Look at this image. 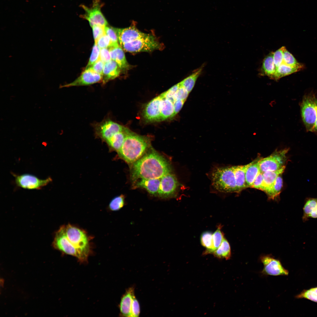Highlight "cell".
<instances>
[{
  "label": "cell",
  "instance_id": "35",
  "mask_svg": "<svg viewBox=\"0 0 317 317\" xmlns=\"http://www.w3.org/2000/svg\"><path fill=\"white\" fill-rule=\"evenodd\" d=\"M105 33L108 36L111 41L112 46L111 47L119 46L117 28L107 25L105 27Z\"/></svg>",
  "mask_w": 317,
  "mask_h": 317
},
{
  "label": "cell",
  "instance_id": "22",
  "mask_svg": "<svg viewBox=\"0 0 317 317\" xmlns=\"http://www.w3.org/2000/svg\"><path fill=\"white\" fill-rule=\"evenodd\" d=\"M304 68L303 65L292 66L286 64L282 61L281 64L276 69L275 73L270 79L277 81L281 77L298 72Z\"/></svg>",
  "mask_w": 317,
  "mask_h": 317
},
{
  "label": "cell",
  "instance_id": "10",
  "mask_svg": "<svg viewBox=\"0 0 317 317\" xmlns=\"http://www.w3.org/2000/svg\"><path fill=\"white\" fill-rule=\"evenodd\" d=\"M13 176L15 177L16 186L25 189H40L52 181V179L50 177L45 179H41L29 174L21 175L14 174Z\"/></svg>",
  "mask_w": 317,
  "mask_h": 317
},
{
  "label": "cell",
  "instance_id": "24",
  "mask_svg": "<svg viewBox=\"0 0 317 317\" xmlns=\"http://www.w3.org/2000/svg\"><path fill=\"white\" fill-rule=\"evenodd\" d=\"M274 53L271 52L264 58L261 69V75L267 76L270 79L276 71L273 60Z\"/></svg>",
  "mask_w": 317,
  "mask_h": 317
},
{
  "label": "cell",
  "instance_id": "32",
  "mask_svg": "<svg viewBox=\"0 0 317 317\" xmlns=\"http://www.w3.org/2000/svg\"><path fill=\"white\" fill-rule=\"evenodd\" d=\"M282 174L279 175L276 178L273 186L271 190L268 195L270 198L274 199L280 194L283 186V180Z\"/></svg>",
  "mask_w": 317,
  "mask_h": 317
},
{
  "label": "cell",
  "instance_id": "17",
  "mask_svg": "<svg viewBox=\"0 0 317 317\" xmlns=\"http://www.w3.org/2000/svg\"><path fill=\"white\" fill-rule=\"evenodd\" d=\"M121 70L117 63L113 60L105 63L102 75V84H105L117 77L119 75Z\"/></svg>",
  "mask_w": 317,
  "mask_h": 317
},
{
  "label": "cell",
  "instance_id": "1",
  "mask_svg": "<svg viewBox=\"0 0 317 317\" xmlns=\"http://www.w3.org/2000/svg\"><path fill=\"white\" fill-rule=\"evenodd\" d=\"M171 171L169 162L152 150L133 163L131 177L134 181L139 178L161 179Z\"/></svg>",
  "mask_w": 317,
  "mask_h": 317
},
{
  "label": "cell",
  "instance_id": "4",
  "mask_svg": "<svg viewBox=\"0 0 317 317\" xmlns=\"http://www.w3.org/2000/svg\"><path fill=\"white\" fill-rule=\"evenodd\" d=\"M212 181L214 187L219 191L237 192L233 166L216 169L212 173Z\"/></svg>",
  "mask_w": 317,
  "mask_h": 317
},
{
  "label": "cell",
  "instance_id": "45",
  "mask_svg": "<svg viewBox=\"0 0 317 317\" xmlns=\"http://www.w3.org/2000/svg\"><path fill=\"white\" fill-rule=\"evenodd\" d=\"M99 58L104 63L111 60L112 59L109 49H100Z\"/></svg>",
  "mask_w": 317,
  "mask_h": 317
},
{
  "label": "cell",
  "instance_id": "21",
  "mask_svg": "<svg viewBox=\"0 0 317 317\" xmlns=\"http://www.w3.org/2000/svg\"><path fill=\"white\" fill-rule=\"evenodd\" d=\"M112 60L114 61L122 70L127 69L129 67L125 55L122 48L119 46L109 48Z\"/></svg>",
  "mask_w": 317,
  "mask_h": 317
},
{
  "label": "cell",
  "instance_id": "31",
  "mask_svg": "<svg viewBox=\"0 0 317 317\" xmlns=\"http://www.w3.org/2000/svg\"><path fill=\"white\" fill-rule=\"evenodd\" d=\"M296 299H304L317 303V287L305 289L296 296Z\"/></svg>",
  "mask_w": 317,
  "mask_h": 317
},
{
  "label": "cell",
  "instance_id": "8",
  "mask_svg": "<svg viewBox=\"0 0 317 317\" xmlns=\"http://www.w3.org/2000/svg\"><path fill=\"white\" fill-rule=\"evenodd\" d=\"M96 136L107 143L116 134L124 130L125 127L107 119L94 125Z\"/></svg>",
  "mask_w": 317,
  "mask_h": 317
},
{
  "label": "cell",
  "instance_id": "39",
  "mask_svg": "<svg viewBox=\"0 0 317 317\" xmlns=\"http://www.w3.org/2000/svg\"><path fill=\"white\" fill-rule=\"evenodd\" d=\"M285 47L283 46L274 53L273 60L276 70L282 63L283 51Z\"/></svg>",
  "mask_w": 317,
  "mask_h": 317
},
{
  "label": "cell",
  "instance_id": "2",
  "mask_svg": "<svg viewBox=\"0 0 317 317\" xmlns=\"http://www.w3.org/2000/svg\"><path fill=\"white\" fill-rule=\"evenodd\" d=\"M64 226L69 248V255L80 261H87L90 252L89 238L83 230L70 224Z\"/></svg>",
  "mask_w": 317,
  "mask_h": 317
},
{
  "label": "cell",
  "instance_id": "7",
  "mask_svg": "<svg viewBox=\"0 0 317 317\" xmlns=\"http://www.w3.org/2000/svg\"><path fill=\"white\" fill-rule=\"evenodd\" d=\"M289 149L273 153L269 156L259 160V166L262 173L277 170L285 166L287 162L286 154Z\"/></svg>",
  "mask_w": 317,
  "mask_h": 317
},
{
  "label": "cell",
  "instance_id": "40",
  "mask_svg": "<svg viewBox=\"0 0 317 317\" xmlns=\"http://www.w3.org/2000/svg\"><path fill=\"white\" fill-rule=\"evenodd\" d=\"M180 87V85L179 83L174 85L160 95L162 97L167 99L173 103L175 101L174 99V95Z\"/></svg>",
  "mask_w": 317,
  "mask_h": 317
},
{
  "label": "cell",
  "instance_id": "41",
  "mask_svg": "<svg viewBox=\"0 0 317 317\" xmlns=\"http://www.w3.org/2000/svg\"><path fill=\"white\" fill-rule=\"evenodd\" d=\"M105 27L104 26L98 25H95L92 27L95 43L100 37L105 34Z\"/></svg>",
  "mask_w": 317,
  "mask_h": 317
},
{
  "label": "cell",
  "instance_id": "44",
  "mask_svg": "<svg viewBox=\"0 0 317 317\" xmlns=\"http://www.w3.org/2000/svg\"><path fill=\"white\" fill-rule=\"evenodd\" d=\"M104 64V63L99 58L96 62L88 69H90L102 76Z\"/></svg>",
  "mask_w": 317,
  "mask_h": 317
},
{
  "label": "cell",
  "instance_id": "19",
  "mask_svg": "<svg viewBox=\"0 0 317 317\" xmlns=\"http://www.w3.org/2000/svg\"><path fill=\"white\" fill-rule=\"evenodd\" d=\"M303 221L305 222L309 218H317V198H307L303 208Z\"/></svg>",
  "mask_w": 317,
  "mask_h": 317
},
{
  "label": "cell",
  "instance_id": "5",
  "mask_svg": "<svg viewBox=\"0 0 317 317\" xmlns=\"http://www.w3.org/2000/svg\"><path fill=\"white\" fill-rule=\"evenodd\" d=\"M301 110L307 131L313 132L317 119V99L314 94L310 93L304 96Z\"/></svg>",
  "mask_w": 317,
  "mask_h": 317
},
{
  "label": "cell",
  "instance_id": "46",
  "mask_svg": "<svg viewBox=\"0 0 317 317\" xmlns=\"http://www.w3.org/2000/svg\"><path fill=\"white\" fill-rule=\"evenodd\" d=\"M252 188L263 191V178L262 173L260 172L255 179Z\"/></svg>",
  "mask_w": 317,
  "mask_h": 317
},
{
  "label": "cell",
  "instance_id": "29",
  "mask_svg": "<svg viewBox=\"0 0 317 317\" xmlns=\"http://www.w3.org/2000/svg\"><path fill=\"white\" fill-rule=\"evenodd\" d=\"M214 255L219 259H230L231 257V249L230 244L224 237L221 244L213 253Z\"/></svg>",
  "mask_w": 317,
  "mask_h": 317
},
{
  "label": "cell",
  "instance_id": "26",
  "mask_svg": "<svg viewBox=\"0 0 317 317\" xmlns=\"http://www.w3.org/2000/svg\"><path fill=\"white\" fill-rule=\"evenodd\" d=\"M127 128L116 134L106 143L110 149L117 152L119 151L125 139Z\"/></svg>",
  "mask_w": 317,
  "mask_h": 317
},
{
  "label": "cell",
  "instance_id": "33",
  "mask_svg": "<svg viewBox=\"0 0 317 317\" xmlns=\"http://www.w3.org/2000/svg\"><path fill=\"white\" fill-rule=\"evenodd\" d=\"M124 205V197L123 195L113 198L108 205V209L111 211H115L121 209Z\"/></svg>",
  "mask_w": 317,
  "mask_h": 317
},
{
  "label": "cell",
  "instance_id": "16",
  "mask_svg": "<svg viewBox=\"0 0 317 317\" xmlns=\"http://www.w3.org/2000/svg\"><path fill=\"white\" fill-rule=\"evenodd\" d=\"M134 289L133 287H129L122 298L119 308L120 315L123 316L132 317L131 307Z\"/></svg>",
  "mask_w": 317,
  "mask_h": 317
},
{
  "label": "cell",
  "instance_id": "3",
  "mask_svg": "<svg viewBox=\"0 0 317 317\" xmlns=\"http://www.w3.org/2000/svg\"><path fill=\"white\" fill-rule=\"evenodd\" d=\"M126 136L118 152L120 156L129 163H133L141 157L150 145L148 137L135 134L127 128Z\"/></svg>",
  "mask_w": 317,
  "mask_h": 317
},
{
  "label": "cell",
  "instance_id": "25",
  "mask_svg": "<svg viewBox=\"0 0 317 317\" xmlns=\"http://www.w3.org/2000/svg\"><path fill=\"white\" fill-rule=\"evenodd\" d=\"M259 161V160L254 161L246 170L245 178L247 188H252L255 179L260 172Z\"/></svg>",
  "mask_w": 317,
  "mask_h": 317
},
{
  "label": "cell",
  "instance_id": "30",
  "mask_svg": "<svg viewBox=\"0 0 317 317\" xmlns=\"http://www.w3.org/2000/svg\"><path fill=\"white\" fill-rule=\"evenodd\" d=\"M200 239L202 245L206 249L203 254L206 255L212 254L213 248V234L209 231L205 232L201 234Z\"/></svg>",
  "mask_w": 317,
  "mask_h": 317
},
{
  "label": "cell",
  "instance_id": "28",
  "mask_svg": "<svg viewBox=\"0 0 317 317\" xmlns=\"http://www.w3.org/2000/svg\"><path fill=\"white\" fill-rule=\"evenodd\" d=\"M203 67L195 70L190 75L179 82L180 85L185 88L190 93L195 85L196 81L203 69Z\"/></svg>",
  "mask_w": 317,
  "mask_h": 317
},
{
  "label": "cell",
  "instance_id": "11",
  "mask_svg": "<svg viewBox=\"0 0 317 317\" xmlns=\"http://www.w3.org/2000/svg\"><path fill=\"white\" fill-rule=\"evenodd\" d=\"M260 259L264 265L261 272L263 274L274 276L288 275L289 271L284 267L279 260L268 255L261 256Z\"/></svg>",
  "mask_w": 317,
  "mask_h": 317
},
{
  "label": "cell",
  "instance_id": "37",
  "mask_svg": "<svg viewBox=\"0 0 317 317\" xmlns=\"http://www.w3.org/2000/svg\"><path fill=\"white\" fill-rule=\"evenodd\" d=\"M100 48L95 43L93 47L91 55L88 64L85 68L87 69L90 67L99 58Z\"/></svg>",
  "mask_w": 317,
  "mask_h": 317
},
{
  "label": "cell",
  "instance_id": "23",
  "mask_svg": "<svg viewBox=\"0 0 317 317\" xmlns=\"http://www.w3.org/2000/svg\"><path fill=\"white\" fill-rule=\"evenodd\" d=\"M161 179H141L136 183L135 188L145 189L149 193L155 195H157Z\"/></svg>",
  "mask_w": 317,
  "mask_h": 317
},
{
  "label": "cell",
  "instance_id": "13",
  "mask_svg": "<svg viewBox=\"0 0 317 317\" xmlns=\"http://www.w3.org/2000/svg\"><path fill=\"white\" fill-rule=\"evenodd\" d=\"M102 75L89 69H85L81 75L73 82L68 84L61 85L60 88L90 85L99 82H102Z\"/></svg>",
  "mask_w": 317,
  "mask_h": 317
},
{
  "label": "cell",
  "instance_id": "38",
  "mask_svg": "<svg viewBox=\"0 0 317 317\" xmlns=\"http://www.w3.org/2000/svg\"><path fill=\"white\" fill-rule=\"evenodd\" d=\"M100 48H109L112 46L111 41L108 36L105 33L100 37L95 43Z\"/></svg>",
  "mask_w": 317,
  "mask_h": 317
},
{
  "label": "cell",
  "instance_id": "48",
  "mask_svg": "<svg viewBox=\"0 0 317 317\" xmlns=\"http://www.w3.org/2000/svg\"><path fill=\"white\" fill-rule=\"evenodd\" d=\"M313 132H317V119Z\"/></svg>",
  "mask_w": 317,
  "mask_h": 317
},
{
  "label": "cell",
  "instance_id": "42",
  "mask_svg": "<svg viewBox=\"0 0 317 317\" xmlns=\"http://www.w3.org/2000/svg\"><path fill=\"white\" fill-rule=\"evenodd\" d=\"M189 93L186 90L180 85L174 95V100L175 101L176 100H181L186 101Z\"/></svg>",
  "mask_w": 317,
  "mask_h": 317
},
{
  "label": "cell",
  "instance_id": "15",
  "mask_svg": "<svg viewBox=\"0 0 317 317\" xmlns=\"http://www.w3.org/2000/svg\"><path fill=\"white\" fill-rule=\"evenodd\" d=\"M117 31L118 42L121 46L147 34L140 31L134 26L124 28H117Z\"/></svg>",
  "mask_w": 317,
  "mask_h": 317
},
{
  "label": "cell",
  "instance_id": "34",
  "mask_svg": "<svg viewBox=\"0 0 317 317\" xmlns=\"http://www.w3.org/2000/svg\"><path fill=\"white\" fill-rule=\"evenodd\" d=\"M221 226L219 225L216 230L213 234V248L212 254L218 248L221 244L224 238V235L221 230Z\"/></svg>",
  "mask_w": 317,
  "mask_h": 317
},
{
  "label": "cell",
  "instance_id": "9",
  "mask_svg": "<svg viewBox=\"0 0 317 317\" xmlns=\"http://www.w3.org/2000/svg\"><path fill=\"white\" fill-rule=\"evenodd\" d=\"M102 6L100 0H93L92 5L90 7L81 5L85 13L81 17L88 21L91 27L95 25L104 26L108 25L107 21L101 11Z\"/></svg>",
  "mask_w": 317,
  "mask_h": 317
},
{
  "label": "cell",
  "instance_id": "27",
  "mask_svg": "<svg viewBox=\"0 0 317 317\" xmlns=\"http://www.w3.org/2000/svg\"><path fill=\"white\" fill-rule=\"evenodd\" d=\"M160 96L161 97V121L173 117L174 116L173 102L170 100Z\"/></svg>",
  "mask_w": 317,
  "mask_h": 317
},
{
  "label": "cell",
  "instance_id": "6",
  "mask_svg": "<svg viewBox=\"0 0 317 317\" xmlns=\"http://www.w3.org/2000/svg\"><path fill=\"white\" fill-rule=\"evenodd\" d=\"M125 51L129 52H149L160 49L161 45L152 35L147 34L145 36L121 46Z\"/></svg>",
  "mask_w": 317,
  "mask_h": 317
},
{
  "label": "cell",
  "instance_id": "43",
  "mask_svg": "<svg viewBox=\"0 0 317 317\" xmlns=\"http://www.w3.org/2000/svg\"><path fill=\"white\" fill-rule=\"evenodd\" d=\"M140 310L139 304L134 294L133 296L131 307L132 317H137L139 316L140 315Z\"/></svg>",
  "mask_w": 317,
  "mask_h": 317
},
{
  "label": "cell",
  "instance_id": "12",
  "mask_svg": "<svg viewBox=\"0 0 317 317\" xmlns=\"http://www.w3.org/2000/svg\"><path fill=\"white\" fill-rule=\"evenodd\" d=\"M178 186L175 176L171 173L161 178L157 195L163 198L171 197L175 194Z\"/></svg>",
  "mask_w": 317,
  "mask_h": 317
},
{
  "label": "cell",
  "instance_id": "36",
  "mask_svg": "<svg viewBox=\"0 0 317 317\" xmlns=\"http://www.w3.org/2000/svg\"><path fill=\"white\" fill-rule=\"evenodd\" d=\"M283 62L286 64L292 66H301L303 65L298 62L286 47L283 51Z\"/></svg>",
  "mask_w": 317,
  "mask_h": 317
},
{
  "label": "cell",
  "instance_id": "18",
  "mask_svg": "<svg viewBox=\"0 0 317 317\" xmlns=\"http://www.w3.org/2000/svg\"><path fill=\"white\" fill-rule=\"evenodd\" d=\"M286 166L275 171H269L262 173L263 178V191L268 195L270 193L276 178L282 174Z\"/></svg>",
  "mask_w": 317,
  "mask_h": 317
},
{
  "label": "cell",
  "instance_id": "47",
  "mask_svg": "<svg viewBox=\"0 0 317 317\" xmlns=\"http://www.w3.org/2000/svg\"><path fill=\"white\" fill-rule=\"evenodd\" d=\"M185 101L181 100H176L173 102L174 116L180 111L182 108Z\"/></svg>",
  "mask_w": 317,
  "mask_h": 317
},
{
  "label": "cell",
  "instance_id": "20",
  "mask_svg": "<svg viewBox=\"0 0 317 317\" xmlns=\"http://www.w3.org/2000/svg\"><path fill=\"white\" fill-rule=\"evenodd\" d=\"M254 161L244 165L233 166L236 178L237 193L245 188H247L245 178L246 171L247 168Z\"/></svg>",
  "mask_w": 317,
  "mask_h": 317
},
{
  "label": "cell",
  "instance_id": "14",
  "mask_svg": "<svg viewBox=\"0 0 317 317\" xmlns=\"http://www.w3.org/2000/svg\"><path fill=\"white\" fill-rule=\"evenodd\" d=\"M160 95L154 98L146 106L143 111V116L148 122L161 121Z\"/></svg>",
  "mask_w": 317,
  "mask_h": 317
}]
</instances>
